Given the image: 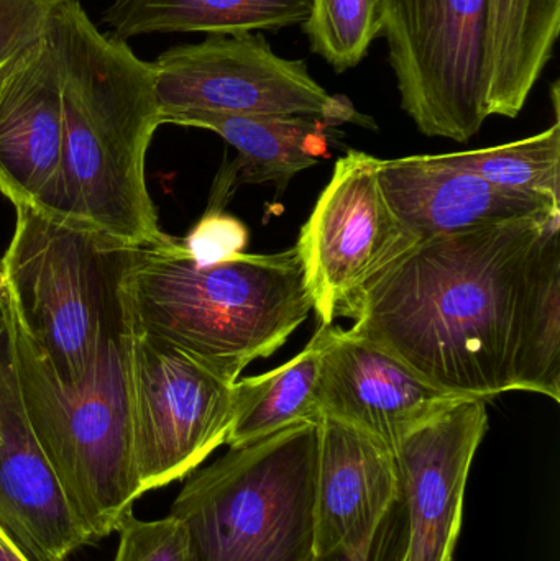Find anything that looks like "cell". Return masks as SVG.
<instances>
[{
  "label": "cell",
  "mask_w": 560,
  "mask_h": 561,
  "mask_svg": "<svg viewBox=\"0 0 560 561\" xmlns=\"http://www.w3.org/2000/svg\"><path fill=\"white\" fill-rule=\"evenodd\" d=\"M352 320L450 394L560 402V216L421 240L367 287Z\"/></svg>",
  "instance_id": "1"
},
{
  "label": "cell",
  "mask_w": 560,
  "mask_h": 561,
  "mask_svg": "<svg viewBox=\"0 0 560 561\" xmlns=\"http://www.w3.org/2000/svg\"><path fill=\"white\" fill-rule=\"evenodd\" d=\"M62 88L59 170L33 209L128 247L163 239L147 187L148 147L160 127L151 62L127 39L102 33L79 0L52 25Z\"/></svg>",
  "instance_id": "2"
},
{
  "label": "cell",
  "mask_w": 560,
  "mask_h": 561,
  "mask_svg": "<svg viewBox=\"0 0 560 561\" xmlns=\"http://www.w3.org/2000/svg\"><path fill=\"white\" fill-rule=\"evenodd\" d=\"M125 296L138 330L191 353L230 381L250 363L278 352L312 310L296 245L199 265L183 240L167 233L138 247Z\"/></svg>",
  "instance_id": "3"
},
{
  "label": "cell",
  "mask_w": 560,
  "mask_h": 561,
  "mask_svg": "<svg viewBox=\"0 0 560 561\" xmlns=\"http://www.w3.org/2000/svg\"><path fill=\"white\" fill-rule=\"evenodd\" d=\"M15 210L0 260L10 307L56 378L79 385L107 340L132 327L125 278L138 247L33 207Z\"/></svg>",
  "instance_id": "4"
},
{
  "label": "cell",
  "mask_w": 560,
  "mask_h": 561,
  "mask_svg": "<svg viewBox=\"0 0 560 561\" xmlns=\"http://www.w3.org/2000/svg\"><path fill=\"white\" fill-rule=\"evenodd\" d=\"M130 336L132 327L107 340L91 373L68 386L56 378L13 316L16 369L30 425L92 546L117 533L141 497L128 399Z\"/></svg>",
  "instance_id": "5"
},
{
  "label": "cell",
  "mask_w": 560,
  "mask_h": 561,
  "mask_svg": "<svg viewBox=\"0 0 560 561\" xmlns=\"http://www.w3.org/2000/svg\"><path fill=\"white\" fill-rule=\"evenodd\" d=\"M318 424L229 451L187 477L171 516L196 561H312Z\"/></svg>",
  "instance_id": "6"
},
{
  "label": "cell",
  "mask_w": 560,
  "mask_h": 561,
  "mask_svg": "<svg viewBox=\"0 0 560 561\" xmlns=\"http://www.w3.org/2000/svg\"><path fill=\"white\" fill-rule=\"evenodd\" d=\"M161 124L184 114L301 115L331 125L374 122L344 95H331L302 59L273 51L260 33L207 35L173 46L153 62Z\"/></svg>",
  "instance_id": "7"
},
{
  "label": "cell",
  "mask_w": 560,
  "mask_h": 561,
  "mask_svg": "<svg viewBox=\"0 0 560 561\" xmlns=\"http://www.w3.org/2000/svg\"><path fill=\"white\" fill-rule=\"evenodd\" d=\"M401 107L426 137L467 144L485 124L487 0H381Z\"/></svg>",
  "instance_id": "8"
},
{
  "label": "cell",
  "mask_w": 560,
  "mask_h": 561,
  "mask_svg": "<svg viewBox=\"0 0 560 561\" xmlns=\"http://www.w3.org/2000/svg\"><path fill=\"white\" fill-rule=\"evenodd\" d=\"M132 444L140 496L183 480L226 445L236 381L132 322Z\"/></svg>",
  "instance_id": "9"
},
{
  "label": "cell",
  "mask_w": 560,
  "mask_h": 561,
  "mask_svg": "<svg viewBox=\"0 0 560 561\" xmlns=\"http://www.w3.org/2000/svg\"><path fill=\"white\" fill-rule=\"evenodd\" d=\"M420 242L385 197L378 158L348 151L296 243L321 325L352 319L367 287Z\"/></svg>",
  "instance_id": "10"
},
{
  "label": "cell",
  "mask_w": 560,
  "mask_h": 561,
  "mask_svg": "<svg viewBox=\"0 0 560 561\" xmlns=\"http://www.w3.org/2000/svg\"><path fill=\"white\" fill-rule=\"evenodd\" d=\"M487 428V402L460 399L395 448L410 519L408 561H454L467 481Z\"/></svg>",
  "instance_id": "11"
},
{
  "label": "cell",
  "mask_w": 560,
  "mask_h": 561,
  "mask_svg": "<svg viewBox=\"0 0 560 561\" xmlns=\"http://www.w3.org/2000/svg\"><path fill=\"white\" fill-rule=\"evenodd\" d=\"M322 417L344 422L395 451L414 428L460 401L393 353L351 329L324 325L319 371Z\"/></svg>",
  "instance_id": "12"
},
{
  "label": "cell",
  "mask_w": 560,
  "mask_h": 561,
  "mask_svg": "<svg viewBox=\"0 0 560 561\" xmlns=\"http://www.w3.org/2000/svg\"><path fill=\"white\" fill-rule=\"evenodd\" d=\"M378 181L393 213L421 240L560 216L556 197L499 186L439 154L378 160Z\"/></svg>",
  "instance_id": "13"
},
{
  "label": "cell",
  "mask_w": 560,
  "mask_h": 561,
  "mask_svg": "<svg viewBox=\"0 0 560 561\" xmlns=\"http://www.w3.org/2000/svg\"><path fill=\"white\" fill-rule=\"evenodd\" d=\"M318 432L316 556L365 549L401 494L393 451L332 417H321Z\"/></svg>",
  "instance_id": "14"
},
{
  "label": "cell",
  "mask_w": 560,
  "mask_h": 561,
  "mask_svg": "<svg viewBox=\"0 0 560 561\" xmlns=\"http://www.w3.org/2000/svg\"><path fill=\"white\" fill-rule=\"evenodd\" d=\"M62 88L48 35L0 75V194L36 207L61 161Z\"/></svg>",
  "instance_id": "15"
},
{
  "label": "cell",
  "mask_w": 560,
  "mask_h": 561,
  "mask_svg": "<svg viewBox=\"0 0 560 561\" xmlns=\"http://www.w3.org/2000/svg\"><path fill=\"white\" fill-rule=\"evenodd\" d=\"M559 32L560 0H487V117H518L551 61Z\"/></svg>",
  "instance_id": "16"
},
{
  "label": "cell",
  "mask_w": 560,
  "mask_h": 561,
  "mask_svg": "<svg viewBox=\"0 0 560 561\" xmlns=\"http://www.w3.org/2000/svg\"><path fill=\"white\" fill-rule=\"evenodd\" d=\"M203 128L236 148L233 176L240 183H275L285 187L295 174L318 163L328 153L331 124L301 115L184 114L170 122Z\"/></svg>",
  "instance_id": "17"
},
{
  "label": "cell",
  "mask_w": 560,
  "mask_h": 561,
  "mask_svg": "<svg viewBox=\"0 0 560 561\" xmlns=\"http://www.w3.org/2000/svg\"><path fill=\"white\" fill-rule=\"evenodd\" d=\"M311 0H114L102 22L118 38L150 33L278 32L302 25Z\"/></svg>",
  "instance_id": "18"
},
{
  "label": "cell",
  "mask_w": 560,
  "mask_h": 561,
  "mask_svg": "<svg viewBox=\"0 0 560 561\" xmlns=\"http://www.w3.org/2000/svg\"><path fill=\"white\" fill-rule=\"evenodd\" d=\"M324 325L299 355L272 371L236 381V408L226 445L242 447L302 422L321 421L319 371Z\"/></svg>",
  "instance_id": "19"
},
{
  "label": "cell",
  "mask_w": 560,
  "mask_h": 561,
  "mask_svg": "<svg viewBox=\"0 0 560 561\" xmlns=\"http://www.w3.org/2000/svg\"><path fill=\"white\" fill-rule=\"evenodd\" d=\"M450 167L510 190L546 194L560 201V124L513 144L439 154Z\"/></svg>",
  "instance_id": "20"
},
{
  "label": "cell",
  "mask_w": 560,
  "mask_h": 561,
  "mask_svg": "<svg viewBox=\"0 0 560 561\" xmlns=\"http://www.w3.org/2000/svg\"><path fill=\"white\" fill-rule=\"evenodd\" d=\"M315 55L335 72L357 68L381 33V0H311L302 23Z\"/></svg>",
  "instance_id": "21"
},
{
  "label": "cell",
  "mask_w": 560,
  "mask_h": 561,
  "mask_svg": "<svg viewBox=\"0 0 560 561\" xmlns=\"http://www.w3.org/2000/svg\"><path fill=\"white\" fill-rule=\"evenodd\" d=\"M118 543L112 561H196L190 537L180 520H144L134 514L117 529Z\"/></svg>",
  "instance_id": "22"
},
{
  "label": "cell",
  "mask_w": 560,
  "mask_h": 561,
  "mask_svg": "<svg viewBox=\"0 0 560 561\" xmlns=\"http://www.w3.org/2000/svg\"><path fill=\"white\" fill-rule=\"evenodd\" d=\"M66 0H0V75L52 30Z\"/></svg>",
  "instance_id": "23"
},
{
  "label": "cell",
  "mask_w": 560,
  "mask_h": 561,
  "mask_svg": "<svg viewBox=\"0 0 560 561\" xmlns=\"http://www.w3.org/2000/svg\"><path fill=\"white\" fill-rule=\"evenodd\" d=\"M410 556V519L403 496L395 501L380 527L365 549H335L319 553L312 561H408Z\"/></svg>",
  "instance_id": "24"
},
{
  "label": "cell",
  "mask_w": 560,
  "mask_h": 561,
  "mask_svg": "<svg viewBox=\"0 0 560 561\" xmlns=\"http://www.w3.org/2000/svg\"><path fill=\"white\" fill-rule=\"evenodd\" d=\"M247 232L242 224L222 214H207L183 240L184 249L199 265L220 262L242 252Z\"/></svg>",
  "instance_id": "25"
},
{
  "label": "cell",
  "mask_w": 560,
  "mask_h": 561,
  "mask_svg": "<svg viewBox=\"0 0 560 561\" xmlns=\"http://www.w3.org/2000/svg\"><path fill=\"white\" fill-rule=\"evenodd\" d=\"M0 561H33L2 527H0Z\"/></svg>",
  "instance_id": "26"
}]
</instances>
